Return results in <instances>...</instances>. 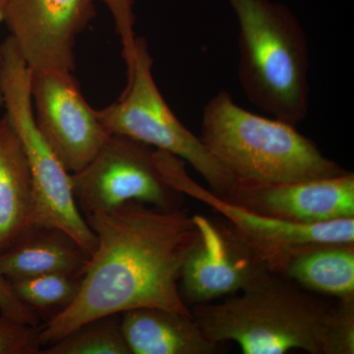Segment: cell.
Segmentation results:
<instances>
[{
	"instance_id": "1",
	"label": "cell",
	"mask_w": 354,
	"mask_h": 354,
	"mask_svg": "<svg viewBox=\"0 0 354 354\" xmlns=\"http://www.w3.org/2000/svg\"><path fill=\"white\" fill-rule=\"evenodd\" d=\"M85 218L97 236V247L75 301L39 327L41 348L109 314L142 307L192 314L181 298L179 279L198 236L193 216L183 208L162 211L128 202Z\"/></svg>"
},
{
	"instance_id": "2",
	"label": "cell",
	"mask_w": 354,
	"mask_h": 354,
	"mask_svg": "<svg viewBox=\"0 0 354 354\" xmlns=\"http://www.w3.org/2000/svg\"><path fill=\"white\" fill-rule=\"evenodd\" d=\"M313 293L267 269L225 301L190 309L209 341L244 354H353L354 298L332 304Z\"/></svg>"
},
{
	"instance_id": "3",
	"label": "cell",
	"mask_w": 354,
	"mask_h": 354,
	"mask_svg": "<svg viewBox=\"0 0 354 354\" xmlns=\"http://www.w3.org/2000/svg\"><path fill=\"white\" fill-rule=\"evenodd\" d=\"M239 22V79L247 100L272 118L297 127L309 111L308 41L288 6L228 0Z\"/></svg>"
},
{
	"instance_id": "4",
	"label": "cell",
	"mask_w": 354,
	"mask_h": 354,
	"mask_svg": "<svg viewBox=\"0 0 354 354\" xmlns=\"http://www.w3.org/2000/svg\"><path fill=\"white\" fill-rule=\"evenodd\" d=\"M201 132L205 145L235 179L291 183L348 172L297 127L246 111L227 91L204 106Z\"/></svg>"
},
{
	"instance_id": "5",
	"label": "cell",
	"mask_w": 354,
	"mask_h": 354,
	"mask_svg": "<svg viewBox=\"0 0 354 354\" xmlns=\"http://www.w3.org/2000/svg\"><path fill=\"white\" fill-rule=\"evenodd\" d=\"M0 60L6 118L22 142L31 169L32 225L64 230L91 256L97 247V236L77 205L71 174L37 127L32 106V72L10 37L0 44Z\"/></svg>"
},
{
	"instance_id": "6",
	"label": "cell",
	"mask_w": 354,
	"mask_h": 354,
	"mask_svg": "<svg viewBox=\"0 0 354 354\" xmlns=\"http://www.w3.org/2000/svg\"><path fill=\"white\" fill-rule=\"evenodd\" d=\"M97 114L109 135L141 142L188 162L218 196L225 197L234 183V176L200 137L184 127L165 101L153 79V58L145 39L137 37L124 92L113 104L97 109Z\"/></svg>"
},
{
	"instance_id": "7",
	"label": "cell",
	"mask_w": 354,
	"mask_h": 354,
	"mask_svg": "<svg viewBox=\"0 0 354 354\" xmlns=\"http://www.w3.org/2000/svg\"><path fill=\"white\" fill-rule=\"evenodd\" d=\"M158 169L174 189L204 203L230 221L235 234L253 249L271 271L279 272L305 249L322 244L354 243V218L301 225L254 213L218 196L191 178L181 158L156 150Z\"/></svg>"
},
{
	"instance_id": "8",
	"label": "cell",
	"mask_w": 354,
	"mask_h": 354,
	"mask_svg": "<svg viewBox=\"0 0 354 354\" xmlns=\"http://www.w3.org/2000/svg\"><path fill=\"white\" fill-rule=\"evenodd\" d=\"M71 184L84 216L128 202L172 211L183 208L185 196L165 181L156 149L116 135L109 137L85 167L71 174Z\"/></svg>"
},
{
	"instance_id": "9",
	"label": "cell",
	"mask_w": 354,
	"mask_h": 354,
	"mask_svg": "<svg viewBox=\"0 0 354 354\" xmlns=\"http://www.w3.org/2000/svg\"><path fill=\"white\" fill-rule=\"evenodd\" d=\"M31 97L35 121L46 143L70 174L81 171L111 135L72 72H32Z\"/></svg>"
},
{
	"instance_id": "10",
	"label": "cell",
	"mask_w": 354,
	"mask_h": 354,
	"mask_svg": "<svg viewBox=\"0 0 354 354\" xmlns=\"http://www.w3.org/2000/svg\"><path fill=\"white\" fill-rule=\"evenodd\" d=\"M95 0H9L3 20L32 72H72L75 44L95 16Z\"/></svg>"
},
{
	"instance_id": "11",
	"label": "cell",
	"mask_w": 354,
	"mask_h": 354,
	"mask_svg": "<svg viewBox=\"0 0 354 354\" xmlns=\"http://www.w3.org/2000/svg\"><path fill=\"white\" fill-rule=\"evenodd\" d=\"M193 218L198 236L186 256L179 279V292L188 306L236 295L269 269L232 227L218 225L201 215Z\"/></svg>"
},
{
	"instance_id": "12",
	"label": "cell",
	"mask_w": 354,
	"mask_h": 354,
	"mask_svg": "<svg viewBox=\"0 0 354 354\" xmlns=\"http://www.w3.org/2000/svg\"><path fill=\"white\" fill-rule=\"evenodd\" d=\"M223 199L276 220L301 225L354 218V174L291 183L235 179Z\"/></svg>"
},
{
	"instance_id": "13",
	"label": "cell",
	"mask_w": 354,
	"mask_h": 354,
	"mask_svg": "<svg viewBox=\"0 0 354 354\" xmlns=\"http://www.w3.org/2000/svg\"><path fill=\"white\" fill-rule=\"evenodd\" d=\"M123 335L131 354H214L220 344L208 339L192 314L158 307L121 313Z\"/></svg>"
},
{
	"instance_id": "14",
	"label": "cell",
	"mask_w": 354,
	"mask_h": 354,
	"mask_svg": "<svg viewBox=\"0 0 354 354\" xmlns=\"http://www.w3.org/2000/svg\"><path fill=\"white\" fill-rule=\"evenodd\" d=\"M90 255L64 230L32 225L0 253V272L9 281L53 272H84Z\"/></svg>"
},
{
	"instance_id": "15",
	"label": "cell",
	"mask_w": 354,
	"mask_h": 354,
	"mask_svg": "<svg viewBox=\"0 0 354 354\" xmlns=\"http://www.w3.org/2000/svg\"><path fill=\"white\" fill-rule=\"evenodd\" d=\"M35 191L31 169L17 133L0 120V253L32 225Z\"/></svg>"
},
{
	"instance_id": "16",
	"label": "cell",
	"mask_w": 354,
	"mask_h": 354,
	"mask_svg": "<svg viewBox=\"0 0 354 354\" xmlns=\"http://www.w3.org/2000/svg\"><path fill=\"white\" fill-rule=\"evenodd\" d=\"M279 274L317 295L354 298V243L322 244L288 261Z\"/></svg>"
},
{
	"instance_id": "17",
	"label": "cell",
	"mask_w": 354,
	"mask_h": 354,
	"mask_svg": "<svg viewBox=\"0 0 354 354\" xmlns=\"http://www.w3.org/2000/svg\"><path fill=\"white\" fill-rule=\"evenodd\" d=\"M84 272H53L10 281L14 292L46 322L65 311L80 293Z\"/></svg>"
},
{
	"instance_id": "18",
	"label": "cell",
	"mask_w": 354,
	"mask_h": 354,
	"mask_svg": "<svg viewBox=\"0 0 354 354\" xmlns=\"http://www.w3.org/2000/svg\"><path fill=\"white\" fill-rule=\"evenodd\" d=\"M41 354H131L123 335L121 314H109L81 324Z\"/></svg>"
},
{
	"instance_id": "19",
	"label": "cell",
	"mask_w": 354,
	"mask_h": 354,
	"mask_svg": "<svg viewBox=\"0 0 354 354\" xmlns=\"http://www.w3.org/2000/svg\"><path fill=\"white\" fill-rule=\"evenodd\" d=\"M39 329L0 315V354H41Z\"/></svg>"
},
{
	"instance_id": "20",
	"label": "cell",
	"mask_w": 354,
	"mask_h": 354,
	"mask_svg": "<svg viewBox=\"0 0 354 354\" xmlns=\"http://www.w3.org/2000/svg\"><path fill=\"white\" fill-rule=\"evenodd\" d=\"M106 4L113 16L116 32L122 44V57L127 64V73L131 71L136 51V35L134 25L136 22L133 12V0H100Z\"/></svg>"
},
{
	"instance_id": "21",
	"label": "cell",
	"mask_w": 354,
	"mask_h": 354,
	"mask_svg": "<svg viewBox=\"0 0 354 354\" xmlns=\"http://www.w3.org/2000/svg\"><path fill=\"white\" fill-rule=\"evenodd\" d=\"M0 314L19 322L39 327V317L23 304L14 292L10 281L0 272Z\"/></svg>"
},
{
	"instance_id": "22",
	"label": "cell",
	"mask_w": 354,
	"mask_h": 354,
	"mask_svg": "<svg viewBox=\"0 0 354 354\" xmlns=\"http://www.w3.org/2000/svg\"><path fill=\"white\" fill-rule=\"evenodd\" d=\"M8 1L9 0H0V22H2V20H3L4 10H6Z\"/></svg>"
},
{
	"instance_id": "23",
	"label": "cell",
	"mask_w": 354,
	"mask_h": 354,
	"mask_svg": "<svg viewBox=\"0 0 354 354\" xmlns=\"http://www.w3.org/2000/svg\"><path fill=\"white\" fill-rule=\"evenodd\" d=\"M3 106V94H2L1 87V60H0V108Z\"/></svg>"
}]
</instances>
